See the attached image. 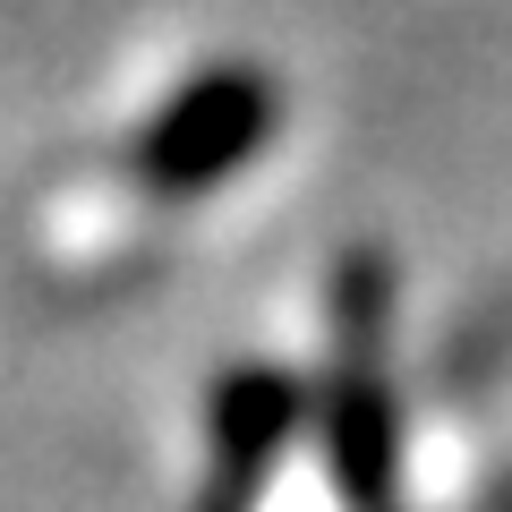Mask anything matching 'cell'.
I'll return each mask as SVG.
<instances>
[{
  "label": "cell",
  "mask_w": 512,
  "mask_h": 512,
  "mask_svg": "<svg viewBox=\"0 0 512 512\" xmlns=\"http://www.w3.org/2000/svg\"><path fill=\"white\" fill-rule=\"evenodd\" d=\"M325 444L333 478L359 512H384L393 495V402H384V274L350 265L342 274V359L325 384Z\"/></svg>",
  "instance_id": "6da1fadb"
},
{
  "label": "cell",
  "mask_w": 512,
  "mask_h": 512,
  "mask_svg": "<svg viewBox=\"0 0 512 512\" xmlns=\"http://www.w3.org/2000/svg\"><path fill=\"white\" fill-rule=\"evenodd\" d=\"M265 128H274V94L265 77L248 69H214L146 128V180L154 188H214L222 171H239L256 146H265Z\"/></svg>",
  "instance_id": "7a4b0ae2"
},
{
  "label": "cell",
  "mask_w": 512,
  "mask_h": 512,
  "mask_svg": "<svg viewBox=\"0 0 512 512\" xmlns=\"http://www.w3.org/2000/svg\"><path fill=\"white\" fill-rule=\"evenodd\" d=\"M299 427V393L265 367L222 384V410H214V453H222V504H248L265 461L282 453V436Z\"/></svg>",
  "instance_id": "3957f363"
}]
</instances>
